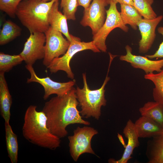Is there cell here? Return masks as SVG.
<instances>
[{"instance_id": "6da1fadb", "label": "cell", "mask_w": 163, "mask_h": 163, "mask_svg": "<svg viewBox=\"0 0 163 163\" xmlns=\"http://www.w3.org/2000/svg\"><path fill=\"white\" fill-rule=\"evenodd\" d=\"M75 91L73 87L63 95L52 98L45 102L42 110L47 118V127L52 134L60 138L67 135L66 128L70 124H90L82 119L77 109L79 102Z\"/></svg>"}, {"instance_id": "7a4b0ae2", "label": "cell", "mask_w": 163, "mask_h": 163, "mask_svg": "<svg viewBox=\"0 0 163 163\" xmlns=\"http://www.w3.org/2000/svg\"><path fill=\"white\" fill-rule=\"evenodd\" d=\"M37 106L31 105L25 112L22 128L23 136L31 143L50 150L59 147L60 138L52 134L47 125V118L42 110H37Z\"/></svg>"}, {"instance_id": "3957f363", "label": "cell", "mask_w": 163, "mask_h": 163, "mask_svg": "<svg viewBox=\"0 0 163 163\" xmlns=\"http://www.w3.org/2000/svg\"><path fill=\"white\" fill-rule=\"evenodd\" d=\"M55 1L23 0L17 6L16 16L30 33H44L50 26L48 14Z\"/></svg>"}, {"instance_id": "277c9868", "label": "cell", "mask_w": 163, "mask_h": 163, "mask_svg": "<svg viewBox=\"0 0 163 163\" xmlns=\"http://www.w3.org/2000/svg\"><path fill=\"white\" fill-rule=\"evenodd\" d=\"M113 59H110L107 75L102 86L98 89H90L87 83L86 74L85 73L82 74L83 87L81 88L77 86L75 91L81 109L80 114L82 117L87 118L92 117L97 120L99 119L101 115V107L106 105L105 88L110 79L108 74Z\"/></svg>"}, {"instance_id": "5b68a950", "label": "cell", "mask_w": 163, "mask_h": 163, "mask_svg": "<svg viewBox=\"0 0 163 163\" xmlns=\"http://www.w3.org/2000/svg\"><path fill=\"white\" fill-rule=\"evenodd\" d=\"M70 45L66 53L61 57L54 59L47 67L52 73L59 71L66 72L67 77L72 79L74 75L70 66V61L77 53L86 50H90L94 53H99L100 50L92 41L89 42H82L78 37L71 34Z\"/></svg>"}, {"instance_id": "8992f818", "label": "cell", "mask_w": 163, "mask_h": 163, "mask_svg": "<svg viewBox=\"0 0 163 163\" xmlns=\"http://www.w3.org/2000/svg\"><path fill=\"white\" fill-rule=\"evenodd\" d=\"M117 4L110 0L109 8L106 10V17L104 23L97 33L93 35L92 41L94 45L100 51L104 53L107 50V38L113 30L119 28L126 33L129 30L128 27L122 20L120 12L117 9Z\"/></svg>"}, {"instance_id": "52a82bcc", "label": "cell", "mask_w": 163, "mask_h": 163, "mask_svg": "<svg viewBox=\"0 0 163 163\" xmlns=\"http://www.w3.org/2000/svg\"><path fill=\"white\" fill-rule=\"evenodd\" d=\"M98 133L97 131L93 127L78 126L74 130L73 135L68 137L70 153L75 161H77L83 153L95 155L92 148L91 142L93 137Z\"/></svg>"}, {"instance_id": "ba28073f", "label": "cell", "mask_w": 163, "mask_h": 163, "mask_svg": "<svg viewBox=\"0 0 163 163\" xmlns=\"http://www.w3.org/2000/svg\"><path fill=\"white\" fill-rule=\"evenodd\" d=\"M44 34L46 40L45 55L43 63L47 67L54 59L63 55L66 53L70 42L64 38L61 33L50 26Z\"/></svg>"}, {"instance_id": "9c48e42d", "label": "cell", "mask_w": 163, "mask_h": 163, "mask_svg": "<svg viewBox=\"0 0 163 163\" xmlns=\"http://www.w3.org/2000/svg\"><path fill=\"white\" fill-rule=\"evenodd\" d=\"M110 0H92L89 6L84 9L80 24L84 27H89L93 35L104 24L106 17L105 7L110 4Z\"/></svg>"}, {"instance_id": "30bf717a", "label": "cell", "mask_w": 163, "mask_h": 163, "mask_svg": "<svg viewBox=\"0 0 163 163\" xmlns=\"http://www.w3.org/2000/svg\"><path fill=\"white\" fill-rule=\"evenodd\" d=\"M25 67L30 73V77L28 78L27 82L38 83L44 88V100L48 99L51 94H56L57 96H62L70 91L75 83L74 79L67 82H59L52 80L49 77L40 78L37 76L33 65H26Z\"/></svg>"}, {"instance_id": "8fae6325", "label": "cell", "mask_w": 163, "mask_h": 163, "mask_svg": "<svg viewBox=\"0 0 163 163\" xmlns=\"http://www.w3.org/2000/svg\"><path fill=\"white\" fill-rule=\"evenodd\" d=\"M46 40L44 33H30L20 54L27 65H33L37 60L43 59Z\"/></svg>"}, {"instance_id": "7c38bea8", "label": "cell", "mask_w": 163, "mask_h": 163, "mask_svg": "<svg viewBox=\"0 0 163 163\" xmlns=\"http://www.w3.org/2000/svg\"><path fill=\"white\" fill-rule=\"evenodd\" d=\"M163 16L160 15L153 19L142 18L138 25L141 38L139 42V52L145 53L151 47L156 37L157 27L162 21Z\"/></svg>"}, {"instance_id": "4fadbf2b", "label": "cell", "mask_w": 163, "mask_h": 163, "mask_svg": "<svg viewBox=\"0 0 163 163\" xmlns=\"http://www.w3.org/2000/svg\"><path fill=\"white\" fill-rule=\"evenodd\" d=\"M126 54L120 56V59L130 64L134 68L143 70L146 74L160 72L163 67V59L157 60H151L146 57L134 55L132 49L128 45L125 47Z\"/></svg>"}, {"instance_id": "5bb4252c", "label": "cell", "mask_w": 163, "mask_h": 163, "mask_svg": "<svg viewBox=\"0 0 163 163\" xmlns=\"http://www.w3.org/2000/svg\"><path fill=\"white\" fill-rule=\"evenodd\" d=\"M123 133L127 139L128 142L124 152L121 158L116 160L110 158L108 162L110 163H127L132 157L134 149L139 145V138L138 134L135 123L129 119L127 122L123 130Z\"/></svg>"}, {"instance_id": "9a60e30c", "label": "cell", "mask_w": 163, "mask_h": 163, "mask_svg": "<svg viewBox=\"0 0 163 163\" xmlns=\"http://www.w3.org/2000/svg\"><path fill=\"white\" fill-rule=\"evenodd\" d=\"M59 0H56L49 13L48 21L52 28L61 33L70 42L71 34L69 31L67 18L59 10Z\"/></svg>"}, {"instance_id": "2e32d148", "label": "cell", "mask_w": 163, "mask_h": 163, "mask_svg": "<svg viewBox=\"0 0 163 163\" xmlns=\"http://www.w3.org/2000/svg\"><path fill=\"white\" fill-rule=\"evenodd\" d=\"M134 123L139 138L153 137L161 134L163 131L162 126L145 116H141Z\"/></svg>"}, {"instance_id": "e0dca14e", "label": "cell", "mask_w": 163, "mask_h": 163, "mask_svg": "<svg viewBox=\"0 0 163 163\" xmlns=\"http://www.w3.org/2000/svg\"><path fill=\"white\" fill-rule=\"evenodd\" d=\"M5 73L0 72V109L5 123H9L12 99L5 78Z\"/></svg>"}, {"instance_id": "ac0fdd59", "label": "cell", "mask_w": 163, "mask_h": 163, "mask_svg": "<svg viewBox=\"0 0 163 163\" xmlns=\"http://www.w3.org/2000/svg\"><path fill=\"white\" fill-rule=\"evenodd\" d=\"M147 144L146 155L148 163H163V131L152 137Z\"/></svg>"}, {"instance_id": "d6986e66", "label": "cell", "mask_w": 163, "mask_h": 163, "mask_svg": "<svg viewBox=\"0 0 163 163\" xmlns=\"http://www.w3.org/2000/svg\"><path fill=\"white\" fill-rule=\"evenodd\" d=\"M142 116L148 117L163 127V104L149 101L139 109Z\"/></svg>"}, {"instance_id": "ffe728a7", "label": "cell", "mask_w": 163, "mask_h": 163, "mask_svg": "<svg viewBox=\"0 0 163 163\" xmlns=\"http://www.w3.org/2000/svg\"><path fill=\"white\" fill-rule=\"evenodd\" d=\"M7 149L11 163H17L18 160V146L17 136L13 132L9 123H5Z\"/></svg>"}, {"instance_id": "44dd1931", "label": "cell", "mask_w": 163, "mask_h": 163, "mask_svg": "<svg viewBox=\"0 0 163 163\" xmlns=\"http://www.w3.org/2000/svg\"><path fill=\"white\" fill-rule=\"evenodd\" d=\"M120 15L124 24L136 30L139 23L142 18V16L133 6L127 4H120Z\"/></svg>"}, {"instance_id": "7402d4cb", "label": "cell", "mask_w": 163, "mask_h": 163, "mask_svg": "<svg viewBox=\"0 0 163 163\" xmlns=\"http://www.w3.org/2000/svg\"><path fill=\"white\" fill-rule=\"evenodd\" d=\"M21 31V28L14 22L5 21L0 31V45L6 44L20 36Z\"/></svg>"}, {"instance_id": "603a6c76", "label": "cell", "mask_w": 163, "mask_h": 163, "mask_svg": "<svg viewBox=\"0 0 163 163\" xmlns=\"http://www.w3.org/2000/svg\"><path fill=\"white\" fill-rule=\"evenodd\" d=\"M144 77L145 79L151 81L155 85L153 91L155 101L163 104V69L157 74L152 73L146 74Z\"/></svg>"}, {"instance_id": "cb8c5ba5", "label": "cell", "mask_w": 163, "mask_h": 163, "mask_svg": "<svg viewBox=\"0 0 163 163\" xmlns=\"http://www.w3.org/2000/svg\"><path fill=\"white\" fill-rule=\"evenodd\" d=\"M23 59L20 54L10 55L0 53V72L9 71L14 66L21 63Z\"/></svg>"}, {"instance_id": "d4e9b609", "label": "cell", "mask_w": 163, "mask_h": 163, "mask_svg": "<svg viewBox=\"0 0 163 163\" xmlns=\"http://www.w3.org/2000/svg\"><path fill=\"white\" fill-rule=\"evenodd\" d=\"M133 6L143 18L153 19L156 18L157 15L153 10L152 5L154 0H133Z\"/></svg>"}, {"instance_id": "484cf974", "label": "cell", "mask_w": 163, "mask_h": 163, "mask_svg": "<svg viewBox=\"0 0 163 163\" xmlns=\"http://www.w3.org/2000/svg\"><path fill=\"white\" fill-rule=\"evenodd\" d=\"M60 6L67 20H75V13L78 6V0H61Z\"/></svg>"}, {"instance_id": "4316f807", "label": "cell", "mask_w": 163, "mask_h": 163, "mask_svg": "<svg viewBox=\"0 0 163 163\" xmlns=\"http://www.w3.org/2000/svg\"><path fill=\"white\" fill-rule=\"evenodd\" d=\"M17 6L12 0H0V9L10 17L14 18L16 16Z\"/></svg>"}, {"instance_id": "83f0119b", "label": "cell", "mask_w": 163, "mask_h": 163, "mask_svg": "<svg viewBox=\"0 0 163 163\" xmlns=\"http://www.w3.org/2000/svg\"><path fill=\"white\" fill-rule=\"evenodd\" d=\"M158 33L163 37V27H160L157 29ZM145 56L149 59L162 58L163 59V40L160 43L157 50L152 55H146Z\"/></svg>"}, {"instance_id": "f1b7e54d", "label": "cell", "mask_w": 163, "mask_h": 163, "mask_svg": "<svg viewBox=\"0 0 163 163\" xmlns=\"http://www.w3.org/2000/svg\"><path fill=\"white\" fill-rule=\"evenodd\" d=\"M78 6H82L84 9L88 8L92 0H78Z\"/></svg>"}, {"instance_id": "f546056e", "label": "cell", "mask_w": 163, "mask_h": 163, "mask_svg": "<svg viewBox=\"0 0 163 163\" xmlns=\"http://www.w3.org/2000/svg\"><path fill=\"white\" fill-rule=\"evenodd\" d=\"M117 4L119 3L120 4H127L133 6L134 3L133 0H112Z\"/></svg>"}, {"instance_id": "4dcf8cb0", "label": "cell", "mask_w": 163, "mask_h": 163, "mask_svg": "<svg viewBox=\"0 0 163 163\" xmlns=\"http://www.w3.org/2000/svg\"><path fill=\"white\" fill-rule=\"evenodd\" d=\"M117 137L120 142L123 145L124 148H125L126 146V145L125 144L124 140L122 136L119 133H118Z\"/></svg>"}, {"instance_id": "1f68e13d", "label": "cell", "mask_w": 163, "mask_h": 163, "mask_svg": "<svg viewBox=\"0 0 163 163\" xmlns=\"http://www.w3.org/2000/svg\"><path fill=\"white\" fill-rule=\"evenodd\" d=\"M14 2L15 4L17 5V6L19 5V4L23 0H12Z\"/></svg>"}, {"instance_id": "d6a6232c", "label": "cell", "mask_w": 163, "mask_h": 163, "mask_svg": "<svg viewBox=\"0 0 163 163\" xmlns=\"http://www.w3.org/2000/svg\"><path fill=\"white\" fill-rule=\"evenodd\" d=\"M43 0L46 2H49V1H51L52 0Z\"/></svg>"}]
</instances>
